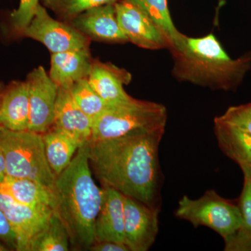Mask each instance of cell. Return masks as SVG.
<instances>
[{
  "label": "cell",
  "instance_id": "cell-1",
  "mask_svg": "<svg viewBox=\"0 0 251 251\" xmlns=\"http://www.w3.org/2000/svg\"><path fill=\"white\" fill-rule=\"evenodd\" d=\"M165 130L92 140L89 161L103 186L159 209L162 174L158 150Z\"/></svg>",
  "mask_w": 251,
  "mask_h": 251
},
{
  "label": "cell",
  "instance_id": "cell-2",
  "mask_svg": "<svg viewBox=\"0 0 251 251\" xmlns=\"http://www.w3.org/2000/svg\"><path fill=\"white\" fill-rule=\"evenodd\" d=\"M168 50L175 79L212 90L235 91L251 69V52L232 58L212 33L198 38L181 33Z\"/></svg>",
  "mask_w": 251,
  "mask_h": 251
},
{
  "label": "cell",
  "instance_id": "cell-3",
  "mask_svg": "<svg viewBox=\"0 0 251 251\" xmlns=\"http://www.w3.org/2000/svg\"><path fill=\"white\" fill-rule=\"evenodd\" d=\"M90 165L85 144L56 176L53 186L55 213L67 229L70 244L80 250H89L95 242L94 224L103 202V188L94 182Z\"/></svg>",
  "mask_w": 251,
  "mask_h": 251
},
{
  "label": "cell",
  "instance_id": "cell-4",
  "mask_svg": "<svg viewBox=\"0 0 251 251\" xmlns=\"http://www.w3.org/2000/svg\"><path fill=\"white\" fill-rule=\"evenodd\" d=\"M167 121L168 112L163 104L134 99L128 103L109 105L94 120L91 140L165 130Z\"/></svg>",
  "mask_w": 251,
  "mask_h": 251
},
{
  "label": "cell",
  "instance_id": "cell-5",
  "mask_svg": "<svg viewBox=\"0 0 251 251\" xmlns=\"http://www.w3.org/2000/svg\"><path fill=\"white\" fill-rule=\"evenodd\" d=\"M6 176L34 180L53 189L56 175L46 158L43 135L30 130H0Z\"/></svg>",
  "mask_w": 251,
  "mask_h": 251
},
{
  "label": "cell",
  "instance_id": "cell-6",
  "mask_svg": "<svg viewBox=\"0 0 251 251\" xmlns=\"http://www.w3.org/2000/svg\"><path fill=\"white\" fill-rule=\"evenodd\" d=\"M175 216L193 225L204 226L215 231L227 242L241 228L242 214L239 205L221 197L214 190L206 191L202 197L180 199Z\"/></svg>",
  "mask_w": 251,
  "mask_h": 251
},
{
  "label": "cell",
  "instance_id": "cell-7",
  "mask_svg": "<svg viewBox=\"0 0 251 251\" xmlns=\"http://www.w3.org/2000/svg\"><path fill=\"white\" fill-rule=\"evenodd\" d=\"M22 36L39 41L51 53L89 49L91 40L69 23L51 17L45 6L41 4L30 23L23 31Z\"/></svg>",
  "mask_w": 251,
  "mask_h": 251
},
{
  "label": "cell",
  "instance_id": "cell-8",
  "mask_svg": "<svg viewBox=\"0 0 251 251\" xmlns=\"http://www.w3.org/2000/svg\"><path fill=\"white\" fill-rule=\"evenodd\" d=\"M117 18L127 40L142 49H168L164 33L139 5L132 0H120L115 4Z\"/></svg>",
  "mask_w": 251,
  "mask_h": 251
},
{
  "label": "cell",
  "instance_id": "cell-9",
  "mask_svg": "<svg viewBox=\"0 0 251 251\" xmlns=\"http://www.w3.org/2000/svg\"><path fill=\"white\" fill-rule=\"evenodd\" d=\"M25 81L29 91L28 130L44 134L54 125L58 85L41 66L31 71Z\"/></svg>",
  "mask_w": 251,
  "mask_h": 251
},
{
  "label": "cell",
  "instance_id": "cell-10",
  "mask_svg": "<svg viewBox=\"0 0 251 251\" xmlns=\"http://www.w3.org/2000/svg\"><path fill=\"white\" fill-rule=\"evenodd\" d=\"M0 209L4 213L16 235L18 251H30L34 239L49 224L54 212L18 202L0 185Z\"/></svg>",
  "mask_w": 251,
  "mask_h": 251
},
{
  "label": "cell",
  "instance_id": "cell-11",
  "mask_svg": "<svg viewBox=\"0 0 251 251\" xmlns=\"http://www.w3.org/2000/svg\"><path fill=\"white\" fill-rule=\"evenodd\" d=\"M125 244L130 251H148L158 233L159 209L124 196Z\"/></svg>",
  "mask_w": 251,
  "mask_h": 251
},
{
  "label": "cell",
  "instance_id": "cell-12",
  "mask_svg": "<svg viewBox=\"0 0 251 251\" xmlns=\"http://www.w3.org/2000/svg\"><path fill=\"white\" fill-rule=\"evenodd\" d=\"M69 23L91 39L118 44L128 42L119 24L115 4L87 10Z\"/></svg>",
  "mask_w": 251,
  "mask_h": 251
},
{
  "label": "cell",
  "instance_id": "cell-13",
  "mask_svg": "<svg viewBox=\"0 0 251 251\" xmlns=\"http://www.w3.org/2000/svg\"><path fill=\"white\" fill-rule=\"evenodd\" d=\"M87 79L92 88L108 105L128 103L134 99L124 88L131 80V75L112 64L94 60Z\"/></svg>",
  "mask_w": 251,
  "mask_h": 251
},
{
  "label": "cell",
  "instance_id": "cell-14",
  "mask_svg": "<svg viewBox=\"0 0 251 251\" xmlns=\"http://www.w3.org/2000/svg\"><path fill=\"white\" fill-rule=\"evenodd\" d=\"M103 186L101 209L94 224L95 242L125 243L124 195L110 186Z\"/></svg>",
  "mask_w": 251,
  "mask_h": 251
},
{
  "label": "cell",
  "instance_id": "cell-15",
  "mask_svg": "<svg viewBox=\"0 0 251 251\" xmlns=\"http://www.w3.org/2000/svg\"><path fill=\"white\" fill-rule=\"evenodd\" d=\"M71 87H59L53 126L76 138L82 146L92 138L93 120L75 103Z\"/></svg>",
  "mask_w": 251,
  "mask_h": 251
},
{
  "label": "cell",
  "instance_id": "cell-16",
  "mask_svg": "<svg viewBox=\"0 0 251 251\" xmlns=\"http://www.w3.org/2000/svg\"><path fill=\"white\" fill-rule=\"evenodd\" d=\"M29 121V91L26 81L13 80L5 86L1 105L0 122L6 129L28 130Z\"/></svg>",
  "mask_w": 251,
  "mask_h": 251
},
{
  "label": "cell",
  "instance_id": "cell-17",
  "mask_svg": "<svg viewBox=\"0 0 251 251\" xmlns=\"http://www.w3.org/2000/svg\"><path fill=\"white\" fill-rule=\"evenodd\" d=\"M93 61L90 49L52 53L50 77L58 87H72L88 77Z\"/></svg>",
  "mask_w": 251,
  "mask_h": 251
},
{
  "label": "cell",
  "instance_id": "cell-18",
  "mask_svg": "<svg viewBox=\"0 0 251 251\" xmlns=\"http://www.w3.org/2000/svg\"><path fill=\"white\" fill-rule=\"evenodd\" d=\"M214 133L221 151L251 178V135L214 120Z\"/></svg>",
  "mask_w": 251,
  "mask_h": 251
},
{
  "label": "cell",
  "instance_id": "cell-19",
  "mask_svg": "<svg viewBox=\"0 0 251 251\" xmlns=\"http://www.w3.org/2000/svg\"><path fill=\"white\" fill-rule=\"evenodd\" d=\"M18 201L31 207L55 212L53 189L34 180L6 176L0 184Z\"/></svg>",
  "mask_w": 251,
  "mask_h": 251
},
{
  "label": "cell",
  "instance_id": "cell-20",
  "mask_svg": "<svg viewBox=\"0 0 251 251\" xmlns=\"http://www.w3.org/2000/svg\"><path fill=\"white\" fill-rule=\"evenodd\" d=\"M42 135L46 158L51 169L57 176L70 165L82 145L76 138L54 126Z\"/></svg>",
  "mask_w": 251,
  "mask_h": 251
},
{
  "label": "cell",
  "instance_id": "cell-21",
  "mask_svg": "<svg viewBox=\"0 0 251 251\" xmlns=\"http://www.w3.org/2000/svg\"><path fill=\"white\" fill-rule=\"evenodd\" d=\"M242 214L241 228L225 242V251H251V178H244V187L238 204Z\"/></svg>",
  "mask_w": 251,
  "mask_h": 251
},
{
  "label": "cell",
  "instance_id": "cell-22",
  "mask_svg": "<svg viewBox=\"0 0 251 251\" xmlns=\"http://www.w3.org/2000/svg\"><path fill=\"white\" fill-rule=\"evenodd\" d=\"M69 244L67 229L60 218L54 212L45 228L34 239L30 251H67Z\"/></svg>",
  "mask_w": 251,
  "mask_h": 251
},
{
  "label": "cell",
  "instance_id": "cell-23",
  "mask_svg": "<svg viewBox=\"0 0 251 251\" xmlns=\"http://www.w3.org/2000/svg\"><path fill=\"white\" fill-rule=\"evenodd\" d=\"M140 7L158 25L169 41L170 46L177 39L181 32L172 20L168 8V0H132Z\"/></svg>",
  "mask_w": 251,
  "mask_h": 251
},
{
  "label": "cell",
  "instance_id": "cell-24",
  "mask_svg": "<svg viewBox=\"0 0 251 251\" xmlns=\"http://www.w3.org/2000/svg\"><path fill=\"white\" fill-rule=\"evenodd\" d=\"M71 92L75 103L92 120L109 106L92 88L87 78L75 82L71 87Z\"/></svg>",
  "mask_w": 251,
  "mask_h": 251
},
{
  "label": "cell",
  "instance_id": "cell-25",
  "mask_svg": "<svg viewBox=\"0 0 251 251\" xmlns=\"http://www.w3.org/2000/svg\"><path fill=\"white\" fill-rule=\"evenodd\" d=\"M45 7L69 23L87 10L105 4H115L120 0H41Z\"/></svg>",
  "mask_w": 251,
  "mask_h": 251
},
{
  "label": "cell",
  "instance_id": "cell-26",
  "mask_svg": "<svg viewBox=\"0 0 251 251\" xmlns=\"http://www.w3.org/2000/svg\"><path fill=\"white\" fill-rule=\"evenodd\" d=\"M214 120L251 135V103L229 107Z\"/></svg>",
  "mask_w": 251,
  "mask_h": 251
},
{
  "label": "cell",
  "instance_id": "cell-27",
  "mask_svg": "<svg viewBox=\"0 0 251 251\" xmlns=\"http://www.w3.org/2000/svg\"><path fill=\"white\" fill-rule=\"evenodd\" d=\"M40 0H20L19 6L10 14V25L15 36H22L23 31L34 17Z\"/></svg>",
  "mask_w": 251,
  "mask_h": 251
},
{
  "label": "cell",
  "instance_id": "cell-28",
  "mask_svg": "<svg viewBox=\"0 0 251 251\" xmlns=\"http://www.w3.org/2000/svg\"><path fill=\"white\" fill-rule=\"evenodd\" d=\"M0 239L16 249V241L14 229L4 213L0 209Z\"/></svg>",
  "mask_w": 251,
  "mask_h": 251
},
{
  "label": "cell",
  "instance_id": "cell-29",
  "mask_svg": "<svg viewBox=\"0 0 251 251\" xmlns=\"http://www.w3.org/2000/svg\"><path fill=\"white\" fill-rule=\"evenodd\" d=\"M89 250L92 251H130L128 247L122 242H94Z\"/></svg>",
  "mask_w": 251,
  "mask_h": 251
},
{
  "label": "cell",
  "instance_id": "cell-30",
  "mask_svg": "<svg viewBox=\"0 0 251 251\" xmlns=\"http://www.w3.org/2000/svg\"><path fill=\"white\" fill-rule=\"evenodd\" d=\"M6 176V163H5L4 156L0 151V184L4 181Z\"/></svg>",
  "mask_w": 251,
  "mask_h": 251
},
{
  "label": "cell",
  "instance_id": "cell-31",
  "mask_svg": "<svg viewBox=\"0 0 251 251\" xmlns=\"http://www.w3.org/2000/svg\"><path fill=\"white\" fill-rule=\"evenodd\" d=\"M4 84L2 82H0V105H1V97H2L3 92H4L5 88ZM4 128V127L1 125V122H0V130Z\"/></svg>",
  "mask_w": 251,
  "mask_h": 251
},
{
  "label": "cell",
  "instance_id": "cell-32",
  "mask_svg": "<svg viewBox=\"0 0 251 251\" xmlns=\"http://www.w3.org/2000/svg\"><path fill=\"white\" fill-rule=\"evenodd\" d=\"M8 251V249H6V247H4V245H2V244L0 243V251Z\"/></svg>",
  "mask_w": 251,
  "mask_h": 251
},
{
  "label": "cell",
  "instance_id": "cell-33",
  "mask_svg": "<svg viewBox=\"0 0 251 251\" xmlns=\"http://www.w3.org/2000/svg\"><path fill=\"white\" fill-rule=\"evenodd\" d=\"M0 1H1V0H0Z\"/></svg>",
  "mask_w": 251,
  "mask_h": 251
}]
</instances>
